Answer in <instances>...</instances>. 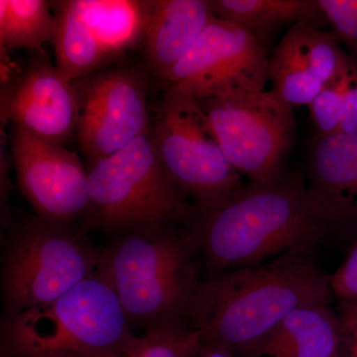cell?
<instances>
[{"instance_id": "obj_1", "label": "cell", "mask_w": 357, "mask_h": 357, "mask_svg": "<svg viewBox=\"0 0 357 357\" xmlns=\"http://www.w3.org/2000/svg\"><path fill=\"white\" fill-rule=\"evenodd\" d=\"M332 295L330 276L309 252L290 253L202 281L190 325L206 344L237 357H255L290 312L330 304Z\"/></svg>"}, {"instance_id": "obj_2", "label": "cell", "mask_w": 357, "mask_h": 357, "mask_svg": "<svg viewBox=\"0 0 357 357\" xmlns=\"http://www.w3.org/2000/svg\"><path fill=\"white\" fill-rule=\"evenodd\" d=\"M187 227L213 274L310 252L331 236L307 184L288 174L269 184L249 182L215 208L194 211Z\"/></svg>"}, {"instance_id": "obj_3", "label": "cell", "mask_w": 357, "mask_h": 357, "mask_svg": "<svg viewBox=\"0 0 357 357\" xmlns=\"http://www.w3.org/2000/svg\"><path fill=\"white\" fill-rule=\"evenodd\" d=\"M197 255L188 227L165 225L115 236L98 249L96 272L114 289L129 326L146 331L191 326L192 304L202 283Z\"/></svg>"}, {"instance_id": "obj_4", "label": "cell", "mask_w": 357, "mask_h": 357, "mask_svg": "<svg viewBox=\"0 0 357 357\" xmlns=\"http://www.w3.org/2000/svg\"><path fill=\"white\" fill-rule=\"evenodd\" d=\"M132 332L116 294L95 272L47 304L3 316L1 357H91Z\"/></svg>"}, {"instance_id": "obj_5", "label": "cell", "mask_w": 357, "mask_h": 357, "mask_svg": "<svg viewBox=\"0 0 357 357\" xmlns=\"http://www.w3.org/2000/svg\"><path fill=\"white\" fill-rule=\"evenodd\" d=\"M89 208L82 229L119 236L184 222L195 208L167 175L152 128L128 146L89 165Z\"/></svg>"}, {"instance_id": "obj_6", "label": "cell", "mask_w": 357, "mask_h": 357, "mask_svg": "<svg viewBox=\"0 0 357 357\" xmlns=\"http://www.w3.org/2000/svg\"><path fill=\"white\" fill-rule=\"evenodd\" d=\"M98 249L86 230L29 218L11 229L2 257L4 314L58 299L96 271Z\"/></svg>"}, {"instance_id": "obj_7", "label": "cell", "mask_w": 357, "mask_h": 357, "mask_svg": "<svg viewBox=\"0 0 357 357\" xmlns=\"http://www.w3.org/2000/svg\"><path fill=\"white\" fill-rule=\"evenodd\" d=\"M152 139L167 175L195 211L215 208L245 185L220 149L199 100L191 96L165 91Z\"/></svg>"}, {"instance_id": "obj_8", "label": "cell", "mask_w": 357, "mask_h": 357, "mask_svg": "<svg viewBox=\"0 0 357 357\" xmlns=\"http://www.w3.org/2000/svg\"><path fill=\"white\" fill-rule=\"evenodd\" d=\"M199 102L223 154L243 177L269 184L287 175L297 128L292 107L267 89Z\"/></svg>"}, {"instance_id": "obj_9", "label": "cell", "mask_w": 357, "mask_h": 357, "mask_svg": "<svg viewBox=\"0 0 357 357\" xmlns=\"http://www.w3.org/2000/svg\"><path fill=\"white\" fill-rule=\"evenodd\" d=\"M269 57L267 47L250 33L213 15L163 84L166 91L197 100L265 91Z\"/></svg>"}, {"instance_id": "obj_10", "label": "cell", "mask_w": 357, "mask_h": 357, "mask_svg": "<svg viewBox=\"0 0 357 357\" xmlns=\"http://www.w3.org/2000/svg\"><path fill=\"white\" fill-rule=\"evenodd\" d=\"M73 83L79 98L77 141L89 165L119 151L151 129L148 81L141 70L115 68Z\"/></svg>"}, {"instance_id": "obj_11", "label": "cell", "mask_w": 357, "mask_h": 357, "mask_svg": "<svg viewBox=\"0 0 357 357\" xmlns=\"http://www.w3.org/2000/svg\"><path fill=\"white\" fill-rule=\"evenodd\" d=\"M9 150L18 187L37 217L64 225L86 217L88 172L79 155L15 126Z\"/></svg>"}, {"instance_id": "obj_12", "label": "cell", "mask_w": 357, "mask_h": 357, "mask_svg": "<svg viewBox=\"0 0 357 357\" xmlns=\"http://www.w3.org/2000/svg\"><path fill=\"white\" fill-rule=\"evenodd\" d=\"M74 83L43 55L33 58L1 93V115L40 139L64 145L77 132Z\"/></svg>"}, {"instance_id": "obj_13", "label": "cell", "mask_w": 357, "mask_h": 357, "mask_svg": "<svg viewBox=\"0 0 357 357\" xmlns=\"http://www.w3.org/2000/svg\"><path fill=\"white\" fill-rule=\"evenodd\" d=\"M307 191L331 236L357 237V130L314 133L307 157Z\"/></svg>"}, {"instance_id": "obj_14", "label": "cell", "mask_w": 357, "mask_h": 357, "mask_svg": "<svg viewBox=\"0 0 357 357\" xmlns=\"http://www.w3.org/2000/svg\"><path fill=\"white\" fill-rule=\"evenodd\" d=\"M213 13L208 0H153L145 29L147 67L162 82L204 31Z\"/></svg>"}, {"instance_id": "obj_15", "label": "cell", "mask_w": 357, "mask_h": 357, "mask_svg": "<svg viewBox=\"0 0 357 357\" xmlns=\"http://www.w3.org/2000/svg\"><path fill=\"white\" fill-rule=\"evenodd\" d=\"M340 330L330 304L309 305L290 312L255 357H337Z\"/></svg>"}, {"instance_id": "obj_16", "label": "cell", "mask_w": 357, "mask_h": 357, "mask_svg": "<svg viewBox=\"0 0 357 357\" xmlns=\"http://www.w3.org/2000/svg\"><path fill=\"white\" fill-rule=\"evenodd\" d=\"M213 16L239 26L267 47L280 28L307 24L328 27L318 0H208Z\"/></svg>"}, {"instance_id": "obj_17", "label": "cell", "mask_w": 357, "mask_h": 357, "mask_svg": "<svg viewBox=\"0 0 357 357\" xmlns=\"http://www.w3.org/2000/svg\"><path fill=\"white\" fill-rule=\"evenodd\" d=\"M82 14L109 61L144 39L151 1L79 0Z\"/></svg>"}, {"instance_id": "obj_18", "label": "cell", "mask_w": 357, "mask_h": 357, "mask_svg": "<svg viewBox=\"0 0 357 357\" xmlns=\"http://www.w3.org/2000/svg\"><path fill=\"white\" fill-rule=\"evenodd\" d=\"M303 27L289 28L269 57L270 91L293 109L309 107L325 88L312 70Z\"/></svg>"}, {"instance_id": "obj_19", "label": "cell", "mask_w": 357, "mask_h": 357, "mask_svg": "<svg viewBox=\"0 0 357 357\" xmlns=\"http://www.w3.org/2000/svg\"><path fill=\"white\" fill-rule=\"evenodd\" d=\"M55 8L56 68L75 82L88 77L109 62L82 14L79 0L53 2Z\"/></svg>"}, {"instance_id": "obj_20", "label": "cell", "mask_w": 357, "mask_h": 357, "mask_svg": "<svg viewBox=\"0 0 357 357\" xmlns=\"http://www.w3.org/2000/svg\"><path fill=\"white\" fill-rule=\"evenodd\" d=\"M45 0H0L1 58L20 49L41 51L45 42H53L55 14Z\"/></svg>"}, {"instance_id": "obj_21", "label": "cell", "mask_w": 357, "mask_h": 357, "mask_svg": "<svg viewBox=\"0 0 357 357\" xmlns=\"http://www.w3.org/2000/svg\"><path fill=\"white\" fill-rule=\"evenodd\" d=\"M201 333L191 326H168L129 333L121 342L91 357H192L203 345Z\"/></svg>"}, {"instance_id": "obj_22", "label": "cell", "mask_w": 357, "mask_h": 357, "mask_svg": "<svg viewBox=\"0 0 357 357\" xmlns=\"http://www.w3.org/2000/svg\"><path fill=\"white\" fill-rule=\"evenodd\" d=\"M342 75L332 83L326 84L321 93L307 107L316 133L335 135L340 130L344 110Z\"/></svg>"}, {"instance_id": "obj_23", "label": "cell", "mask_w": 357, "mask_h": 357, "mask_svg": "<svg viewBox=\"0 0 357 357\" xmlns=\"http://www.w3.org/2000/svg\"><path fill=\"white\" fill-rule=\"evenodd\" d=\"M328 27L357 63V0H318Z\"/></svg>"}, {"instance_id": "obj_24", "label": "cell", "mask_w": 357, "mask_h": 357, "mask_svg": "<svg viewBox=\"0 0 357 357\" xmlns=\"http://www.w3.org/2000/svg\"><path fill=\"white\" fill-rule=\"evenodd\" d=\"M342 357H357V300H340L337 312Z\"/></svg>"}, {"instance_id": "obj_25", "label": "cell", "mask_w": 357, "mask_h": 357, "mask_svg": "<svg viewBox=\"0 0 357 357\" xmlns=\"http://www.w3.org/2000/svg\"><path fill=\"white\" fill-rule=\"evenodd\" d=\"M333 294L340 300H357V241L337 271L330 276Z\"/></svg>"}, {"instance_id": "obj_26", "label": "cell", "mask_w": 357, "mask_h": 357, "mask_svg": "<svg viewBox=\"0 0 357 357\" xmlns=\"http://www.w3.org/2000/svg\"><path fill=\"white\" fill-rule=\"evenodd\" d=\"M344 86V116L337 134L357 130V63L351 59L342 75Z\"/></svg>"}, {"instance_id": "obj_27", "label": "cell", "mask_w": 357, "mask_h": 357, "mask_svg": "<svg viewBox=\"0 0 357 357\" xmlns=\"http://www.w3.org/2000/svg\"><path fill=\"white\" fill-rule=\"evenodd\" d=\"M192 357H237L236 354H232L223 347H218L211 344L203 342L201 349Z\"/></svg>"}, {"instance_id": "obj_28", "label": "cell", "mask_w": 357, "mask_h": 357, "mask_svg": "<svg viewBox=\"0 0 357 357\" xmlns=\"http://www.w3.org/2000/svg\"><path fill=\"white\" fill-rule=\"evenodd\" d=\"M337 357H342V356H338Z\"/></svg>"}]
</instances>
